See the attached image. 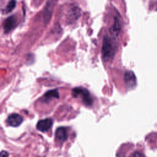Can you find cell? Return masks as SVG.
<instances>
[{"mask_svg": "<svg viewBox=\"0 0 157 157\" xmlns=\"http://www.w3.org/2000/svg\"><path fill=\"white\" fill-rule=\"evenodd\" d=\"M16 6V1L15 0H10L9 1V3L7 4L5 12L7 13H9L10 12H11L15 7Z\"/></svg>", "mask_w": 157, "mask_h": 157, "instance_id": "12", "label": "cell"}, {"mask_svg": "<svg viewBox=\"0 0 157 157\" xmlns=\"http://www.w3.org/2000/svg\"><path fill=\"white\" fill-rule=\"evenodd\" d=\"M120 21L118 20V18L116 17L114 18V22L111 27V28L109 29L110 33L112 36V37L115 38L118 36V35L120 33Z\"/></svg>", "mask_w": 157, "mask_h": 157, "instance_id": "9", "label": "cell"}, {"mask_svg": "<svg viewBox=\"0 0 157 157\" xmlns=\"http://www.w3.org/2000/svg\"><path fill=\"white\" fill-rule=\"evenodd\" d=\"M17 25V20L15 16H10L6 18L3 24V28L5 33L12 30Z\"/></svg>", "mask_w": 157, "mask_h": 157, "instance_id": "4", "label": "cell"}, {"mask_svg": "<svg viewBox=\"0 0 157 157\" xmlns=\"http://www.w3.org/2000/svg\"><path fill=\"white\" fill-rule=\"evenodd\" d=\"M124 80L126 86L129 88H134L136 85V77L131 71H127L124 73Z\"/></svg>", "mask_w": 157, "mask_h": 157, "instance_id": "5", "label": "cell"}, {"mask_svg": "<svg viewBox=\"0 0 157 157\" xmlns=\"http://www.w3.org/2000/svg\"><path fill=\"white\" fill-rule=\"evenodd\" d=\"M80 13V9L79 7L77 6H73L72 7H71V9L69 10L67 16V20L68 23H73V21L77 20L79 18Z\"/></svg>", "mask_w": 157, "mask_h": 157, "instance_id": "7", "label": "cell"}, {"mask_svg": "<svg viewBox=\"0 0 157 157\" xmlns=\"http://www.w3.org/2000/svg\"><path fill=\"white\" fill-rule=\"evenodd\" d=\"M7 121L9 125L13 127H17L22 123L23 118L19 114L12 113L8 117Z\"/></svg>", "mask_w": 157, "mask_h": 157, "instance_id": "8", "label": "cell"}, {"mask_svg": "<svg viewBox=\"0 0 157 157\" xmlns=\"http://www.w3.org/2000/svg\"><path fill=\"white\" fill-rule=\"evenodd\" d=\"M53 121L50 118H46L44 120H39L36 125L37 129L41 132H47L52 127Z\"/></svg>", "mask_w": 157, "mask_h": 157, "instance_id": "6", "label": "cell"}, {"mask_svg": "<svg viewBox=\"0 0 157 157\" xmlns=\"http://www.w3.org/2000/svg\"><path fill=\"white\" fill-rule=\"evenodd\" d=\"M55 3V0H48L47 2V4L45 6V10L44 12V20L45 24L48 23L51 19Z\"/></svg>", "mask_w": 157, "mask_h": 157, "instance_id": "3", "label": "cell"}, {"mask_svg": "<svg viewBox=\"0 0 157 157\" xmlns=\"http://www.w3.org/2000/svg\"><path fill=\"white\" fill-rule=\"evenodd\" d=\"M131 157H145V156L142 153L136 151L132 154Z\"/></svg>", "mask_w": 157, "mask_h": 157, "instance_id": "13", "label": "cell"}, {"mask_svg": "<svg viewBox=\"0 0 157 157\" xmlns=\"http://www.w3.org/2000/svg\"><path fill=\"white\" fill-rule=\"evenodd\" d=\"M117 50V45L113 37H104L101 48L102 59L105 62L110 61L115 56Z\"/></svg>", "mask_w": 157, "mask_h": 157, "instance_id": "1", "label": "cell"}, {"mask_svg": "<svg viewBox=\"0 0 157 157\" xmlns=\"http://www.w3.org/2000/svg\"><path fill=\"white\" fill-rule=\"evenodd\" d=\"M9 153L6 151H2L0 152V157H8Z\"/></svg>", "mask_w": 157, "mask_h": 157, "instance_id": "14", "label": "cell"}, {"mask_svg": "<svg viewBox=\"0 0 157 157\" xmlns=\"http://www.w3.org/2000/svg\"><path fill=\"white\" fill-rule=\"evenodd\" d=\"M45 100H48L52 98H59V93L57 90H52L47 91L44 95Z\"/></svg>", "mask_w": 157, "mask_h": 157, "instance_id": "11", "label": "cell"}, {"mask_svg": "<svg viewBox=\"0 0 157 157\" xmlns=\"http://www.w3.org/2000/svg\"><path fill=\"white\" fill-rule=\"evenodd\" d=\"M55 137L56 139L60 142H64V140H66L67 138L66 129L63 127L57 128L55 132Z\"/></svg>", "mask_w": 157, "mask_h": 157, "instance_id": "10", "label": "cell"}, {"mask_svg": "<svg viewBox=\"0 0 157 157\" xmlns=\"http://www.w3.org/2000/svg\"><path fill=\"white\" fill-rule=\"evenodd\" d=\"M72 94L73 97L77 98V96L81 97L83 102L88 106H90L93 104V99L90 94V92L84 88L77 87L72 90Z\"/></svg>", "mask_w": 157, "mask_h": 157, "instance_id": "2", "label": "cell"}]
</instances>
